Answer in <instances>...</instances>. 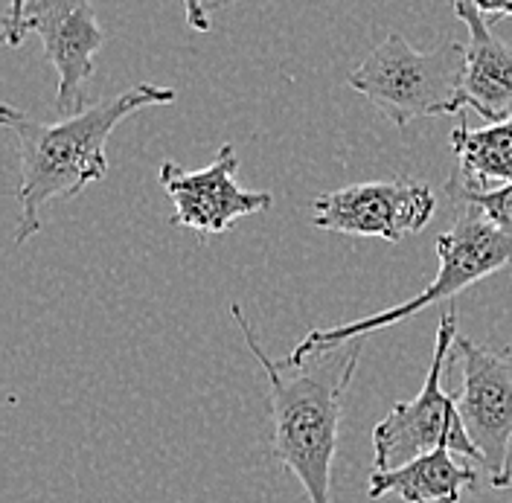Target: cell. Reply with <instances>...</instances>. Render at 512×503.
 <instances>
[{"label": "cell", "instance_id": "obj_1", "mask_svg": "<svg viewBox=\"0 0 512 503\" xmlns=\"http://www.w3.org/2000/svg\"><path fill=\"white\" fill-rule=\"evenodd\" d=\"M175 99L172 88L143 82L59 123H38L12 105H0V123L18 137L21 152V221L15 245H24L41 230V210L50 201L73 198L108 175V137L126 117L143 108L172 105Z\"/></svg>", "mask_w": 512, "mask_h": 503}, {"label": "cell", "instance_id": "obj_2", "mask_svg": "<svg viewBox=\"0 0 512 503\" xmlns=\"http://www.w3.org/2000/svg\"><path fill=\"white\" fill-rule=\"evenodd\" d=\"M230 315L268 376L274 457L300 480L306 501L332 503V463L338 451L344 393L358 370L361 341L320 352L300 367H286L259 346L242 306L233 303Z\"/></svg>", "mask_w": 512, "mask_h": 503}, {"label": "cell", "instance_id": "obj_3", "mask_svg": "<svg viewBox=\"0 0 512 503\" xmlns=\"http://www.w3.org/2000/svg\"><path fill=\"white\" fill-rule=\"evenodd\" d=\"M460 213L454 224L448 227L446 233L437 236V274L428 283L425 291H419L416 297L390 306L384 312L376 315L358 317L350 323L332 326V329H312L300 338V344L294 346L283 358L286 367H300L303 361L315 358L320 352L338 349V346L355 344L370 332L387 329L393 323H402L408 317H414L416 312H425L443 300H451L454 294L472 288L480 280L498 274L501 268L512 265V236L504 233L495 221H489L483 213H478L469 204H457Z\"/></svg>", "mask_w": 512, "mask_h": 503}, {"label": "cell", "instance_id": "obj_4", "mask_svg": "<svg viewBox=\"0 0 512 503\" xmlns=\"http://www.w3.org/2000/svg\"><path fill=\"white\" fill-rule=\"evenodd\" d=\"M466 44L443 41L434 50H414L393 32L350 73L347 85L373 102L396 128L419 117L460 114L466 108Z\"/></svg>", "mask_w": 512, "mask_h": 503}, {"label": "cell", "instance_id": "obj_5", "mask_svg": "<svg viewBox=\"0 0 512 503\" xmlns=\"http://www.w3.org/2000/svg\"><path fill=\"white\" fill-rule=\"evenodd\" d=\"M457 341V312L451 309L440 317L434 355L425 373V384L411 402H399L373 428V472H390L411 463L422 454L448 448L478 463V448L472 445L460 416L457 402L443 390L448 352Z\"/></svg>", "mask_w": 512, "mask_h": 503}, {"label": "cell", "instance_id": "obj_6", "mask_svg": "<svg viewBox=\"0 0 512 503\" xmlns=\"http://www.w3.org/2000/svg\"><path fill=\"white\" fill-rule=\"evenodd\" d=\"M454 355L463 364V387L454 396L457 416L478 448V463L492 489L512 486V352L457 335Z\"/></svg>", "mask_w": 512, "mask_h": 503}, {"label": "cell", "instance_id": "obj_7", "mask_svg": "<svg viewBox=\"0 0 512 503\" xmlns=\"http://www.w3.org/2000/svg\"><path fill=\"white\" fill-rule=\"evenodd\" d=\"M437 213V195L414 178L364 181L335 192H323L312 201V221L320 230L384 239L390 245L419 233Z\"/></svg>", "mask_w": 512, "mask_h": 503}, {"label": "cell", "instance_id": "obj_8", "mask_svg": "<svg viewBox=\"0 0 512 503\" xmlns=\"http://www.w3.org/2000/svg\"><path fill=\"white\" fill-rule=\"evenodd\" d=\"M239 155L230 143L219 149L216 160L204 169H181L166 160L160 166V187L166 189L175 216V227L195 230L201 239L230 230L245 216H256L271 207V192H254L236 184Z\"/></svg>", "mask_w": 512, "mask_h": 503}, {"label": "cell", "instance_id": "obj_9", "mask_svg": "<svg viewBox=\"0 0 512 503\" xmlns=\"http://www.w3.org/2000/svg\"><path fill=\"white\" fill-rule=\"evenodd\" d=\"M30 32L41 38L47 62L59 73L56 111L73 117L91 108L88 82L96 73V53L105 44L91 0H32Z\"/></svg>", "mask_w": 512, "mask_h": 503}, {"label": "cell", "instance_id": "obj_10", "mask_svg": "<svg viewBox=\"0 0 512 503\" xmlns=\"http://www.w3.org/2000/svg\"><path fill=\"white\" fill-rule=\"evenodd\" d=\"M454 15L466 27V105L486 123H501L512 117V44L492 32L472 0H454Z\"/></svg>", "mask_w": 512, "mask_h": 503}, {"label": "cell", "instance_id": "obj_11", "mask_svg": "<svg viewBox=\"0 0 512 503\" xmlns=\"http://www.w3.org/2000/svg\"><path fill=\"white\" fill-rule=\"evenodd\" d=\"M478 489V472L454 460V451L437 448L411 463L370 474L367 495L379 501L384 495H396L405 503H460L466 492Z\"/></svg>", "mask_w": 512, "mask_h": 503}, {"label": "cell", "instance_id": "obj_12", "mask_svg": "<svg viewBox=\"0 0 512 503\" xmlns=\"http://www.w3.org/2000/svg\"><path fill=\"white\" fill-rule=\"evenodd\" d=\"M451 152L457 158L451 187L498 189L512 184V117L483 128L457 123L451 131Z\"/></svg>", "mask_w": 512, "mask_h": 503}, {"label": "cell", "instance_id": "obj_13", "mask_svg": "<svg viewBox=\"0 0 512 503\" xmlns=\"http://www.w3.org/2000/svg\"><path fill=\"white\" fill-rule=\"evenodd\" d=\"M446 192L457 204H469L489 221H495L504 233L512 236V184L498 189H460L448 184Z\"/></svg>", "mask_w": 512, "mask_h": 503}, {"label": "cell", "instance_id": "obj_14", "mask_svg": "<svg viewBox=\"0 0 512 503\" xmlns=\"http://www.w3.org/2000/svg\"><path fill=\"white\" fill-rule=\"evenodd\" d=\"M30 3L32 0H9V9L3 18V41L9 47L24 44V38L30 35Z\"/></svg>", "mask_w": 512, "mask_h": 503}, {"label": "cell", "instance_id": "obj_15", "mask_svg": "<svg viewBox=\"0 0 512 503\" xmlns=\"http://www.w3.org/2000/svg\"><path fill=\"white\" fill-rule=\"evenodd\" d=\"M184 9H187V24H190V30H213V3H207V0H184Z\"/></svg>", "mask_w": 512, "mask_h": 503}, {"label": "cell", "instance_id": "obj_16", "mask_svg": "<svg viewBox=\"0 0 512 503\" xmlns=\"http://www.w3.org/2000/svg\"><path fill=\"white\" fill-rule=\"evenodd\" d=\"M472 3L483 18H489V24L512 18V0H472Z\"/></svg>", "mask_w": 512, "mask_h": 503}]
</instances>
